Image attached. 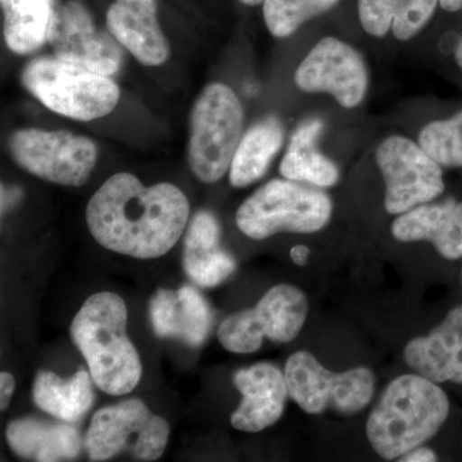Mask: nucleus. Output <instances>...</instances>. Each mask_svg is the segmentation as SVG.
Masks as SVG:
<instances>
[{
  "instance_id": "f257e3e1",
  "label": "nucleus",
  "mask_w": 462,
  "mask_h": 462,
  "mask_svg": "<svg viewBox=\"0 0 462 462\" xmlns=\"http://www.w3.org/2000/svg\"><path fill=\"white\" fill-rule=\"evenodd\" d=\"M190 207L170 182L144 187L132 173L111 176L91 197L87 224L93 238L109 251L139 260L165 256L179 242Z\"/></svg>"
},
{
  "instance_id": "f03ea898",
  "label": "nucleus",
  "mask_w": 462,
  "mask_h": 462,
  "mask_svg": "<svg viewBox=\"0 0 462 462\" xmlns=\"http://www.w3.org/2000/svg\"><path fill=\"white\" fill-rule=\"evenodd\" d=\"M71 337L100 391L123 396L139 384L142 361L127 337V309L123 298L112 291L88 298L72 320Z\"/></svg>"
},
{
  "instance_id": "7ed1b4c3",
  "label": "nucleus",
  "mask_w": 462,
  "mask_h": 462,
  "mask_svg": "<svg viewBox=\"0 0 462 462\" xmlns=\"http://www.w3.org/2000/svg\"><path fill=\"white\" fill-rule=\"evenodd\" d=\"M448 413V398L438 383L406 374L383 392L367 420V439L380 457L397 460L436 436Z\"/></svg>"
},
{
  "instance_id": "20e7f679",
  "label": "nucleus",
  "mask_w": 462,
  "mask_h": 462,
  "mask_svg": "<svg viewBox=\"0 0 462 462\" xmlns=\"http://www.w3.org/2000/svg\"><path fill=\"white\" fill-rule=\"evenodd\" d=\"M23 84L45 107L72 120L105 117L120 100V89L111 76L58 58L32 60L23 69Z\"/></svg>"
},
{
  "instance_id": "39448f33",
  "label": "nucleus",
  "mask_w": 462,
  "mask_h": 462,
  "mask_svg": "<svg viewBox=\"0 0 462 462\" xmlns=\"http://www.w3.org/2000/svg\"><path fill=\"white\" fill-rule=\"evenodd\" d=\"M243 116L238 97L226 85H207L190 112L188 162L206 184L224 178L242 141Z\"/></svg>"
},
{
  "instance_id": "423d86ee",
  "label": "nucleus",
  "mask_w": 462,
  "mask_h": 462,
  "mask_svg": "<svg viewBox=\"0 0 462 462\" xmlns=\"http://www.w3.org/2000/svg\"><path fill=\"white\" fill-rule=\"evenodd\" d=\"M333 203L324 191L293 180H273L254 191L236 212V225L248 238L279 233H316L327 226Z\"/></svg>"
},
{
  "instance_id": "0eeeda50",
  "label": "nucleus",
  "mask_w": 462,
  "mask_h": 462,
  "mask_svg": "<svg viewBox=\"0 0 462 462\" xmlns=\"http://www.w3.org/2000/svg\"><path fill=\"white\" fill-rule=\"evenodd\" d=\"M169 422L138 398L103 407L90 421L85 449L90 461H108L129 454L136 461H156L165 452Z\"/></svg>"
},
{
  "instance_id": "6e6552de",
  "label": "nucleus",
  "mask_w": 462,
  "mask_h": 462,
  "mask_svg": "<svg viewBox=\"0 0 462 462\" xmlns=\"http://www.w3.org/2000/svg\"><path fill=\"white\" fill-rule=\"evenodd\" d=\"M284 375L289 397L312 415L327 410L355 415L372 402L375 389V378L367 367L333 373L307 351L296 352L288 358Z\"/></svg>"
},
{
  "instance_id": "1a4fd4ad",
  "label": "nucleus",
  "mask_w": 462,
  "mask_h": 462,
  "mask_svg": "<svg viewBox=\"0 0 462 462\" xmlns=\"http://www.w3.org/2000/svg\"><path fill=\"white\" fill-rule=\"evenodd\" d=\"M309 314V300L300 289L275 285L266 291L254 309L225 319L217 331L218 342L233 354H254L263 338L289 343L297 338Z\"/></svg>"
},
{
  "instance_id": "9d476101",
  "label": "nucleus",
  "mask_w": 462,
  "mask_h": 462,
  "mask_svg": "<svg viewBox=\"0 0 462 462\" xmlns=\"http://www.w3.org/2000/svg\"><path fill=\"white\" fill-rule=\"evenodd\" d=\"M18 166L42 180L81 187L96 167L98 149L93 141L66 130H18L9 139Z\"/></svg>"
},
{
  "instance_id": "9b49d317",
  "label": "nucleus",
  "mask_w": 462,
  "mask_h": 462,
  "mask_svg": "<svg viewBox=\"0 0 462 462\" xmlns=\"http://www.w3.org/2000/svg\"><path fill=\"white\" fill-rule=\"evenodd\" d=\"M376 162L385 181V209L402 215L430 202L445 190L440 166L404 136H389L376 149Z\"/></svg>"
},
{
  "instance_id": "f8f14e48",
  "label": "nucleus",
  "mask_w": 462,
  "mask_h": 462,
  "mask_svg": "<svg viewBox=\"0 0 462 462\" xmlns=\"http://www.w3.org/2000/svg\"><path fill=\"white\" fill-rule=\"evenodd\" d=\"M48 42L58 60L112 76L123 66L124 51L109 32L99 29L79 0H56Z\"/></svg>"
},
{
  "instance_id": "ddd939ff",
  "label": "nucleus",
  "mask_w": 462,
  "mask_h": 462,
  "mask_svg": "<svg viewBox=\"0 0 462 462\" xmlns=\"http://www.w3.org/2000/svg\"><path fill=\"white\" fill-rule=\"evenodd\" d=\"M297 87L307 93H328L342 107L355 108L363 102L369 75L363 57L346 42L321 39L294 75Z\"/></svg>"
},
{
  "instance_id": "4468645a",
  "label": "nucleus",
  "mask_w": 462,
  "mask_h": 462,
  "mask_svg": "<svg viewBox=\"0 0 462 462\" xmlns=\"http://www.w3.org/2000/svg\"><path fill=\"white\" fill-rule=\"evenodd\" d=\"M242 402L230 416L231 425L245 433H258L275 424L289 396L284 374L275 365L261 363L234 374Z\"/></svg>"
},
{
  "instance_id": "2eb2a0df",
  "label": "nucleus",
  "mask_w": 462,
  "mask_h": 462,
  "mask_svg": "<svg viewBox=\"0 0 462 462\" xmlns=\"http://www.w3.org/2000/svg\"><path fill=\"white\" fill-rule=\"evenodd\" d=\"M106 25L142 65L160 66L170 56L169 42L158 23L156 0H115L106 14Z\"/></svg>"
},
{
  "instance_id": "dca6fc26",
  "label": "nucleus",
  "mask_w": 462,
  "mask_h": 462,
  "mask_svg": "<svg viewBox=\"0 0 462 462\" xmlns=\"http://www.w3.org/2000/svg\"><path fill=\"white\" fill-rule=\"evenodd\" d=\"M403 358L413 373L431 382L462 384V305L428 334L410 340Z\"/></svg>"
},
{
  "instance_id": "f3484780",
  "label": "nucleus",
  "mask_w": 462,
  "mask_h": 462,
  "mask_svg": "<svg viewBox=\"0 0 462 462\" xmlns=\"http://www.w3.org/2000/svg\"><path fill=\"white\" fill-rule=\"evenodd\" d=\"M149 319L160 338L181 339L191 346H202L212 329L208 303L189 285L157 291L149 302Z\"/></svg>"
},
{
  "instance_id": "a211bd4d",
  "label": "nucleus",
  "mask_w": 462,
  "mask_h": 462,
  "mask_svg": "<svg viewBox=\"0 0 462 462\" xmlns=\"http://www.w3.org/2000/svg\"><path fill=\"white\" fill-rule=\"evenodd\" d=\"M401 242H430L447 260L462 257V202L420 205L404 212L392 225Z\"/></svg>"
},
{
  "instance_id": "6ab92c4d",
  "label": "nucleus",
  "mask_w": 462,
  "mask_h": 462,
  "mask_svg": "<svg viewBox=\"0 0 462 462\" xmlns=\"http://www.w3.org/2000/svg\"><path fill=\"white\" fill-rule=\"evenodd\" d=\"M220 225L209 212L200 211L191 218L184 240L182 266L200 287H216L236 272V260L220 247Z\"/></svg>"
},
{
  "instance_id": "aec40b11",
  "label": "nucleus",
  "mask_w": 462,
  "mask_h": 462,
  "mask_svg": "<svg viewBox=\"0 0 462 462\" xmlns=\"http://www.w3.org/2000/svg\"><path fill=\"white\" fill-rule=\"evenodd\" d=\"M5 437L14 454L32 461H72L83 448L80 434L67 422L18 419L8 425Z\"/></svg>"
},
{
  "instance_id": "412c9836",
  "label": "nucleus",
  "mask_w": 462,
  "mask_h": 462,
  "mask_svg": "<svg viewBox=\"0 0 462 462\" xmlns=\"http://www.w3.org/2000/svg\"><path fill=\"white\" fill-rule=\"evenodd\" d=\"M439 0H358L365 32L383 38L392 30L398 41H410L430 23Z\"/></svg>"
},
{
  "instance_id": "4be33fe9",
  "label": "nucleus",
  "mask_w": 462,
  "mask_h": 462,
  "mask_svg": "<svg viewBox=\"0 0 462 462\" xmlns=\"http://www.w3.org/2000/svg\"><path fill=\"white\" fill-rule=\"evenodd\" d=\"M321 120L306 121L291 136L281 163V173L293 181L309 182L319 188H329L339 180L338 167L316 147L322 132Z\"/></svg>"
},
{
  "instance_id": "5701e85b",
  "label": "nucleus",
  "mask_w": 462,
  "mask_h": 462,
  "mask_svg": "<svg viewBox=\"0 0 462 462\" xmlns=\"http://www.w3.org/2000/svg\"><path fill=\"white\" fill-rule=\"evenodd\" d=\"M91 379V374L84 370L67 380L54 373L41 372L33 382V402L58 420L79 421L93 406Z\"/></svg>"
},
{
  "instance_id": "b1692460",
  "label": "nucleus",
  "mask_w": 462,
  "mask_h": 462,
  "mask_svg": "<svg viewBox=\"0 0 462 462\" xmlns=\"http://www.w3.org/2000/svg\"><path fill=\"white\" fill-rule=\"evenodd\" d=\"M284 130L276 117H267L252 126L240 141L230 166L234 188H245L260 180L273 158L281 151Z\"/></svg>"
},
{
  "instance_id": "393cba45",
  "label": "nucleus",
  "mask_w": 462,
  "mask_h": 462,
  "mask_svg": "<svg viewBox=\"0 0 462 462\" xmlns=\"http://www.w3.org/2000/svg\"><path fill=\"white\" fill-rule=\"evenodd\" d=\"M0 3L9 50L25 56L42 48L48 41L56 0H0Z\"/></svg>"
},
{
  "instance_id": "a878e982",
  "label": "nucleus",
  "mask_w": 462,
  "mask_h": 462,
  "mask_svg": "<svg viewBox=\"0 0 462 462\" xmlns=\"http://www.w3.org/2000/svg\"><path fill=\"white\" fill-rule=\"evenodd\" d=\"M339 0H263L267 29L275 38H288L303 23L325 14Z\"/></svg>"
},
{
  "instance_id": "bb28decb",
  "label": "nucleus",
  "mask_w": 462,
  "mask_h": 462,
  "mask_svg": "<svg viewBox=\"0 0 462 462\" xmlns=\"http://www.w3.org/2000/svg\"><path fill=\"white\" fill-rule=\"evenodd\" d=\"M419 144L438 165L462 167V112L428 124L419 135Z\"/></svg>"
},
{
  "instance_id": "cd10ccee",
  "label": "nucleus",
  "mask_w": 462,
  "mask_h": 462,
  "mask_svg": "<svg viewBox=\"0 0 462 462\" xmlns=\"http://www.w3.org/2000/svg\"><path fill=\"white\" fill-rule=\"evenodd\" d=\"M16 389V382L11 373L3 372L0 374V409L5 411L11 402Z\"/></svg>"
},
{
  "instance_id": "c85d7f7f",
  "label": "nucleus",
  "mask_w": 462,
  "mask_h": 462,
  "mask_svg": "<svg viewBox=\"0 0 462 462\" xmlns=\"http://www.w3.org/2000/svg\"><path fill=\"white\" fill-rule=\"evenodd\" d=\"M400 461L407 462H430L437 461V455L431 451L430 448H425V447H416L411 451L404 454L402 457L398 458Z\"/></svg>"
},
{
  "instance_id": "c756f323",
  "label": "nucleus",
  "mask_w": 462,
  "mask_h": 462,
  "mask_svg": "<svg viewBox=\"0 0 462 462\" xmlns=\"http://www.w3.org/2000/svg\"><path fill=\"white\" fill-rule=\"evenodd\" d=\"M310 254H311V251L306 245H296V247L291 249V261L298 264V266H305L307 261H309Z\"/></svg>"
},
{
  "instance_id": "7c9ffc66",
  "label": "nucleus",
  "mask_w": 462,
  "mask_h": 462,
  "mask_svg": "<svg viewBox=\"0 0 462 462\" xmlns=\"http://www.w3.org/2000/svg\"><path fill=\"white\" fill-rule=\"evenodd\" d=\"M439 5L447 12H457L462 9V0H439Z\"/></svg>"
},
{
  "instance_id": "2f4dec72",
  "label": "nucleus",
  "mask_w": 462,
  "mask_h": 462,
  "mask_svg": "<svg viewBox=\"0 0 462 462\" xmlns=\"http://www.w3.org/2000/svg\"><path fill=\"white\" fill-rule=\"evenodd\" d=\"M455 60L457 65L460 66V69H462V41L460 44L457 45V48H456Z\"/></svg>"
},
{
  "instance_id": "473e14b6",
  "label": "nucleus",
  "mask_w": 462,
  "mask_h": 462,
  "mask_svg": "<svg viewBox=\"0 0 462 462\" xmlns=\"http://www.w3.org/2000/svg\"><path fill=\"white\" fill-rule=\"evenodd\" d=\"M239 2L245 5H257L263 3V0H239Z\"/></svg>"
}]
</instances>
